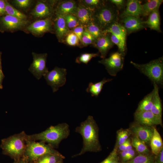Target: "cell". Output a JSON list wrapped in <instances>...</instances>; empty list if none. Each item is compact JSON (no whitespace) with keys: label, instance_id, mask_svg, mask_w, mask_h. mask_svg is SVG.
<instances>
[{"label":"cell","instance_id":"1","mask_svg":"<svg viewBox=\"0 0 163 163\" xmlns=\"http://www.w3.org/2000/svg\"><path fill=\"white\" fill-rule=\"evenodd\" d=\"M75 131L82 136L83 145L80 152L72 157L80 156L87 152H97L101 150L99 139L98 127L92 116H88L85 120L76 127Z\"/></svg>","mask_w":163,"mask_h":163},{"label":"cell","instance_id":"2","mask_svg":"<svg viewBox=\"0 0 163 163\" xmlns=\"http://www.w3.org/2000/svg\"><path fill=\"white\" fill-rule=\"evenodd\" d=\"M70 134L69 125L66 123L51 126L39 133L27 135V139L43 141L53 148L58 147L61 141L67 138Z\"/></svg>","mask_w":163,"mask_h":163},{"label":"cell","instance_id":"3","mask_svg":"<svg viewBox=\"0 0 163 163\" xmlns=\"http://www.w3.org/2000/svg\"><path fill=\"white\" fill-rule=\"evenodd\" d=\"M27 135L22 131L2 139L0 147L3 154L14 160L22 158L26 147Z\"/></svg>","mask_w":163,"mask_h":163},{"label":"cell","instance_id":"4","mask_svg":"<svg viewBox=\"0 0 163 163\" xmlns=\"http://www.w3.org/2000/svg\"><path fill=\"white\" fill-rule=\"evenodd\" d=\"M47 154L61 155L50 145L41 141L27 140L23 157L30 163H36L43 156Z\"/></svg>","mask_w":163,"mask_h":163},{"label":"cell","instance_id":"5","mask_svg":"<svg viewBox=\"0 0 163 163\" xmlns=\"http://www.w3.org/2000/svg\"><path fill=\"white\" fill-rule=\"evenodd\" d=\"M130 63L147 77L153 83L162 85L163 82V58L161 57L144 64L132 61Z\"/></svg>","mask_w":163,"mask_h":163},{"label":"cell","instance_id":"6","mask_svg":"<svg viewBox=\"0 0 163 163\" xmlns=\"http://www.w3.org/2000/svg\"><path fill=\"white\" fill-rule=\"evenodd\" d=\"M118 15V12L113 7L104 5L100 6L94 11L93 21L103 31L117 22Z\"/></svg>","mask_w":163,"mask_h":163},{"label":"cell","instance_id":"7","mask_svg":"<svg viewBox=\"0 0 163 163\" xmlns=\"http://www.w3.org/2000/svg\"><path fill=\"white\" fill-rule=\"evenodd\" d=\"M66 74V69L56 67L49 71L44 77L47 84L51 87L53 92H55L65 84Z\"/></svg>","mask_w":163,"mask_h":163},{"label":"cell","instance_id":"8","mask_svg":"<svg viewBox=\"0 0 163 163\" xmlns=\"http://www.w3.org/2000/svg\"><path fill=\"white\" fill-rule=\"evenodd\" d=\"M124 57V55L119 52H116L111 54L109 57L99 61V62L105 66L110 75L115 76L123 69Z\"/></svg>","mask_w":163,"mask_h":163},{"label":"cell","instance_id":"9","mask_svg":"<svg viewBox=\"0 0 163 163\" xmlns=\"http://www.w3.org/2000/svg\"><path fill=\"white\" fill-rule=\"evenodd\" d=\"M33 61L28 70L38 80L44 76L48 72L46 66L47 54L46 53H32Z\"/></svg>","mask_w":163,"mask_h":163},{"label":"cell","instance_id":"10","mask_svg":"<svg viewBox=\"0 0 163 163\" xmlns=\"http://www.w3.org/2000/svg\"><path fill=\"white\" fill-rule=\"evenodd\" d=\"M28 23L26 20L5 14L0 16V30L11 31L19 30L25 27Z\"/></svg>","mask_w":163,"mask_h":163},{"label":"cell","instance_id":"11","mask_svg":"<svg viewBox=\"0 0 163 163\" xmlns=\"http://www.w3.org/2000/svg\"><path fill=\"white\" fill-rule=\"evenodd\" d=\"M136 123L140 124L153 126L155 125H161L162 118L151 111H136L134 114Z\"/></svg>","mask_w":163,"mask_h":163},{"label":"cell","instance_id":"12","mask_svg":"<svg viewBox=\"0 0 163 163\" xmlns=\"http://www.w3.org/2000/svg\"><path fill=\"white\" fill-rule=\"evenodd\" d=\"M153 126L142 125L136 123L130 129L131 133L145 144L149 143L153 134Z\"/></svg>","mask_w":163,"mask_h":163},{"label":"cell","instance_id":"13","mask_svg":"<svg viewBox=\"0 0 163 163\" xmlns=\"http://www.w3.org/2000/svg\"><path fill=\"white\" fill-rule=\"evenodd\" d=\"M52 27L51 20L47 18L34 21L27 27V30L32 34L40 35L50 31Z\"/></svg>","mask_w":163,"mask_h":163},{"label":"cell","instance_id":"14","mask_svg":"<svg viewBox=\"0 0 163 163\" xmlns=\"http://www.w3.org/2000/svg\"><path fill=\"white\" fill-rule=\"evenodd\" d=\"M94 11L81 3L77 5L73 15L77 18L80 24L85 27L93 21V15Z\"/></svg>","mask_w":163,"mask_h":163},{"label":"cell","instance_id":"15","mask_svg":"<svg viewBox=\"0 0 163 163\" xmlns=\"http://www.w3.org/2000/svg\"><path fill=\"white\" fill-rule=\"evenodd\" d=\"M123 26L127 33H131L141 30L145 27V24L139 18L133 16H126L123 18Z\"/></svg>","mask_w":163,"mask_h":163},{"label":"cell","instance_id":"16","mask_svg":"<svg viewBox=\"0 0 163 163\" xmlns=\"http://www.w3.org/2000/svg\"><path fill=\"white\" fill-rule=\"evenodd\" d=\"M143 15L142 4L141 1L137 0H128L125 9L121 16H131L139 18Z\"/></svg>","mask_w":163,"mask_h":163},{"label":"cell","instance_id":"17","mask_svg":"<svg viewBox=\"0 0 163 163\" xmlns=\"http://www.w3.org/2000/svg\"><path fill=\"white\" fill-rule=\"evenodd\" d=\"M54 28L56 36L59 41H62L70 32L64 16L56 14Z\"/></svg>","mask_w":163,"mask_h":163},{"label":"cell","instance_id":"18","mask_svg":"<svg viewBox=\"0 0 163 163\" xmlns=\"http://www.w3.org/2000/svg\"><path fill=\"white\" fill-rule=\"evenodd\" d=\"M94 43L95 46L100 53L101 57L103 59L105 58L108 51L114 45L110 39V36L107 34L95 40Z\"/></svg>","mask_w":163,"mask_h":163},{"label":"cell","instance_id":"19","mask_svg":"<svg viewBox=\"0 0 163 163\" xmlns=\"http://www.w3.org/2000/svg\"><path fill=\"white\" fill-rule=\"evenodd\" d=\"M52 13L50 5L45 1H39L31 12V15L35 18H45L49 16Z\"/></svg>","mask_w":163,"mask_h":163},{"label":"cell","instance_id":"20","mask_svg":"<svg viewBox=\"0 0 163 163\" xmlns=\"http://www.w3.org/2000/svg\"><path fill=\"white\" fill-rule=\"evenodd\" d=\"M73 1H67L61 2L57 7L56 14L64 16L69 14H74L77 7Z\"/></svg>","mask_w":163,"mask_h":163},{"label":"cell","instance_id":"21","mask_svg":"<svg viewBox=\"0 0 163 163\" xmlns=\"http://www.w3.org/2000/svg\"><path fill=\"white\" fill-rule=\"evenodd\" d=\"M153 128V134L150 141V145L153 155L155 156L163 149V144L160 134L154 127Z\"/></svg>","mask_w":163,"mask_h":163},{"label":"cell","instance_id":"22","mask_svg":"<svg viewBox=\"0 0 163 163\" xmlns=\"http://www.w3.org/2000/svg\"><path fill=\"white\" fill-rule=\"evenodd\" d=\"M154 93L153 104L151 111L155 115L162 118V109L161 101L159 94V87L153 83Z\"/></svg>","mask_w":163,"mask_h":163},{"label":"cell","instance_id":"23","mask_svg":"<svg viewBox=\"0 0 163 163\" xmlns=\"http://www.w3.org/2000/svg\"><path fill=\"white\" fill-rule=\"evenodd\" d=\"M104 34H112L126 41L127 32L123 25L117 22L111 25L108 28L103 31Z\"/></svg>","mask_w":163,"mask_h":163},{"label":"cell","instance_id":"24","mask_svg":"<svg viewBox=\"0 0 163 163\" xmlns=\"http://www.w3.org/2000/svg\"><path fill=\"white\" fill-rule=\"evenodd\" d=\"M149 15L147 20L144 21L145 24L151 29L160 31V18L158 9L152 11Z\"/></svg>","mask_w":163,"mask_h":163},{"label":"cell","instance_id":"25","mask_svg":"<svg viewBox=\"0 0 163 163\" xmlns=\"http://www.w3.org/2000/svg\"><path fill=\"white\" fill-rule=\"evenodd\" d=\"M112 79L103 78L100 82L95 83L90 82L86 91L88 93H90L92 96L97 97L101 91L103 86L106 83L111 81Z\"/></svg>","mask_w":163,"mask_h":163},{"label":"cell","instance_id":"26","mask_svg":"<svg viewBox=\"0 0 163 163\" xmlns=\"http://www.w3.org/2000/svg\"><path fill=\"white\" fill-rule=\"evenodd\" d=\"M154 90L146 95L139 102L136 111H150L153 102Z\"/></svg>","mask_w":163,"mask_h":163},{"label":"cell","instance_id":"27","mask_svg":"<svg viewBox=\"0 0 163 163\" xmlns=\"http://www.w3.org/2000/svg\"><path fill=\"white\" fill-rule=\"evenodd\" d=\"M162 2L161 0H151L142 5L143 15L147 16L154 11L158 9Z\"/></svg>","mask_w":163,"mask_h":163},{"label":"cell","instance_id":"28","mask_svg":"<svg viewBox=\"0 0 163 163\" xmlns=\"http://www.w3.org/2000/svg\"><path fill=\"white\" fill-rule=\"evenodd\" d=\"M131 142L133 147L135 148L139 154H149V150L145 144L136 136H133L132 138Z\"/></svg>","mask_w":163,"mask_h":163},{"label":"cell","instance_id":"29","mask_svg":"<svg viewBox=\"0 0 163 163\" xmlns=\"http://www.w3.org/2000/svg\"><path fill=\"white\" fill-rule=\"evenodd\" d=\"M6 14L11 15L18 18L26 20L27 16L13 7L7 0H5Z\"/></svg>","mask_w":163,"mask_h":163},{"label":"cell","instance_id":"30","mask_svg":"<svg viewBox=\"0 0 163 163\" xmlns=\"http://www.w3.org/2000/svg\"><path fill=\"white\" fill-rule=\"evenodd\" d=\"M155 156L150 154H139L132 159L123 163H154Z\"/></svg>","mask_w":163,"mask_h":163},{"label":"cell","instance_id":"31","mask_svg":"<svg viewBox=\"0 0 163 163\" xmlns=\"http://www.w3.org/2000/svg\"><path fill=\"white\" fill-rule=\"evenodd\" d=\"M84 27L85 29L88 31L95 40L105 34L93 21L90 22Z\"/></svg>","mask_w":163,"mask_h":163},{"label":"cell","instance_id":"32","mask_svg":"<svg viewBox=\"0 0 163 163\" xmlns=\"http://www.w3.org/2000/svg\"><path fill=\"white\" fill-rule=\"evenodd\" d=\"M131 134L130 129H120L117 133V139L114 148L117 150L119 146L125 142Z\"/></svg>","mask_w":163,"mask_h":163},{"label":"cell","instance_id":"33","mask_svg":"<svg viewBox=\"0 0 163 163\" xmlns=\"http://www.w3.org/2000/svg\"><path fill=\"white\" fill-rule=\"evenodd\" d=\"M65 158V157L62 154H47L41 157L37 162L39 161L41 163H58L61 160H63Z\"/></svg>","mask_w":163,"mask_h":163},{"label":"cell","instance_id":"34","mask_svg":"<svg viewBox=\"0 0 163 163\" xmlns=\"http://www.w3.org/2000/svg\"><path fill=\"white\" fill-rule=\"evenodd\" d=\"M110 34V37L112 42L118 46L119 52L124 55L126 41L112 34Z\"/></svg>","mask_w":163,"mask_h":163},{"label":"cell","instance_id":"35","mask_svg":"<svg viewBox=\"0 0 163 163\" xmlns=\"http://www.w3.org/2000/svg\"><path fill=\"white\" fill-rule=\"evenodd\" d=\"M64 17L69 29H73L81 25L77 18L73 14H67L64 16Z\"/></svg>","mask_w":163,"mask_h":163},{"label":"cell","instance_id":"36","mask_svg":"<svg viewBox=\"0 0 163 163\" xmlns=\"http://www.w3.org/2000/svg\"><path fill=\"white\" fill-rule=\"evenodd\" d=\"M98 56L97 53H84L76 58L75 62L78 63H83L87 64L93 58Z\"/></svg>","mask_w":163,"mask_h":163},{"label":"cell","instance_id":"37","mask_svg":"<svg viewBox=\"0 0 163 163\" xmlns=\"http://www.w3.org/2000/svg\"><path fill=\"white\" fill-rule=\"evenodd\" d=\"M100 163H120L117 150L114 148L107 157Z\"/></svg>","mask_w":163,"mask_h":163},{"label":"cell","instance_id":"38","mask_svg":"<svg viewBox=\"0 0 163 163\" xmlns=\"http://www.w3.org/2000/svg\"><path fill=\"white\" fill-rule=\"evenodd\" d=\"M65 38L67 44L71 46L78 45L80 42L78 37L72 31H70Z\"/></svg>","mask_w":163,"mask_h":163},{"label":"cell","instance_id":"39","mask_svg":"<svg viewBox=\"0 0 163 163\" xmlns=\"http://www.w3.org/2000/svg\"><path fill=\"white\" fill-rule=\"evenodd\" d=\"M95 40L93 37L85 29L82 34L81 42L83 45L87 46L94 43Z\"/></svg>","mask_w":163,"mask_h":163},{"label":"cell","instance_id":"40","mask_svg":"<svg viewBox=\"0 0 163 163\" xmlns=\"http://www.w3.org/2000/svg\"><path fill=\"white\" fill-rule=\"evenodd\" d=\"M82 2L84 5L94 10L95 8L99 7L98 6L101 4V1L99 0H85L82 1Z\"/></svg>","mask_w":163,"mask_h":163},{"label":"cell","instance_id":"41","mask_svg":"<svg viewBox=\"0 0 163 163\" xmlns=\"http://www.w3.org/2000/svg\"><path fill=\"white\" fill-rule=\"evenodd\" d=\"M17 7L21 8H26L28 7L31 4L32 1L30 0H15L13 1Z\"/></svg>","mask_w":163,"mask_h":163},{"label":"cell","instance_id":"42","mask_svg":"<svg viewBox=\"0 0 163 163\" xmlns=\"http://www.w3.org/2000/svg\"><path fill=\"white\" fill-rule=\"evenodd\" d=\"M85 30L84 27L82 25H80L73 28L72 31L78 37L80 42H81L82 34Z\"/></svg>","mask_w":163,"mask_h":163},{"label":"cell","instance_id":"43","mask_svg":"<svg viewBox=\"0 0 163 163\" xmlns=\"http://www.w3.org/2000/svg\"><path fill=\"white\" fill-rule=\"evenodd\" d=\"M137 155H136L135 151L133 149L128 150L127 156L126 157L123 163L127 162L132 159Z\"/></svg>","mask_w":163,"mask_h":163},{"label":"cell","instance_id":"44","mask_svg":"<svg viewBox=\"0 0 163 163\" xmlns=\"http://www.w3.org/2000/svg\"><path fill=\"white\" fill-rule=\"evenodd\" d=\"M154 163H163V149L158 155L155 156Z\"/></svg>","mask_w":163,"mask_h":163},{"label":"cell","instance_id":"45","mask_svg":"<svg viewBox=\"0 0 163 163\" xmlns=\"http://www.w3.org/2000/svg\"><path fill=\"white\" fill-rule=\"evenodd\" d=\"M110 2L116 5L119 8H122L125 4V1L123 0H111Z\"/></svg>","mask_w":163,"mask_h":163},{"label":"cell","instance_id":"46","mask_svg":"<svg viewBox=\"0 0 163 163\" xmlns=\"http://www.w3.org/2000/svg\"><path fill=\"white\" fill-rule=\"evenodd\" d=\"M5 6V1L0 0V16L6 14Z\"/></svg>","mask_w":163,"mask_h":163},{"label":"cell","instance_id":"47","mask_svg":"<svg viewBox=\"0 0 163 163\" xmlns=\"http://www.w3.org/2000/svg\"><path fill=\"white\" fill-rule=\"evenodd\" d=\"M126 150V141L118 146L117 148V152H120Z\"/></svg>","mask_w":163,"mask_h":163},{"label":"cell","instance_id":"48","mask_svg":"<svg viewBox=\"0 0 163 163\" xmlns=\"http://www.w3.org/2000/svg\"><path fill=\"white\" fill-rule=\"evenodd\" d=\"M14 161L13 163H30L23 157L19 159Z\"/></svg>","mask_w":163,"mask_h":163},{"label":"cell","instance_id":"49","mask_svg":"<svg viewBox=\"0 0 163 163\" xmlns=\"http://www.w3.org/2000/svg\"><path fill=\"white\" fill-rule=\"evenodd\" d=\"M131 142L128 138L126 141V150H129L133 149Z\"/></svg>","mask_w":163,"mask_h":163},{"label":"cell","instance_id":"50","mask_svg":"<svg viewBox=\"0 0 163 163\" xmlns=\"http://www.w3.org/2000/svg\"><path fill=\"white\" fill-rule=\"evenodd\" d=\"M5 76L2 72V70L0 69V89L3 88L2 83Z\"/></svg>","mask_w":163,"mask_h":163},{"label":"cell","instance_id":"51","mask_svg":"<svg viewBox=\"0 0 163 163\" xmlns=\"http://www.w3.org/2000/svg\"><path fill=\"white\" fill-rule=\"evenodd\" d=\"M1 55L2 53L0 52V69L2 70L1 63Z\"/></svg>","mask_w":163,"mask_h":163},{"label":"cell","instance_id":"52","mask_svg":"<svg viewBox=\"0 0 163 163\" xmlns=\"http://www.w3.org/2000/svg\"><path fill=\"white\" fill-rule=\"evenodd\" d=\"M63 159L61 160L58 163H63Z\"/></svg>","mask_w":163,"mask_h":163},{"label":"cell","instance_id":"53","mask_svg":"<svg viewBox=\"0 0 163 163\" xmlns=\"http://www.w3.org/2000/svg\"><path fill=\"white\" fill-rule=\"evenodd\" d=\"M37 163H41V162H39V161H38L37 162Z\"/></svg>","mask_w":163,"mask_h":163}]
</instances>
